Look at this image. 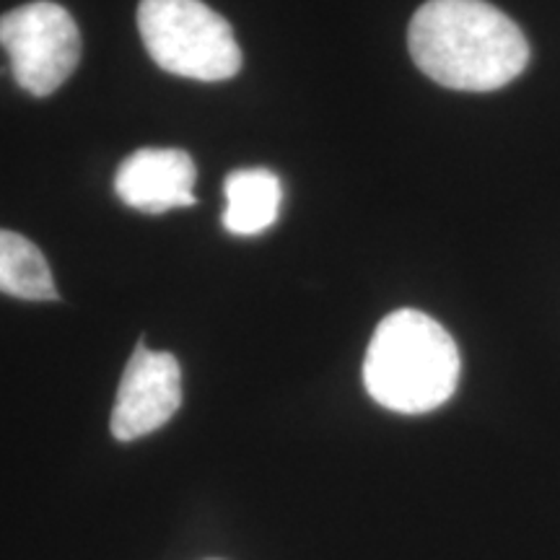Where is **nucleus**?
<instances>
[{
  "label": "nucleus",
  "mask_w": 560,
  "mask_h": 560,
  "mask_svg": "<svg viewBox=\"0 0 560 560\" xmlns=\"http://www.w3.org/2000/svg\"><path fill=\"white\" fill-rule=\"evenodd\" d=\"M0 47L13 81L32 96L58 91L81 60V34L70 13L50 0L19 5L0 16Z\"/></svg>",
  "instance_id": "nucleus-4"
},
{
  "label": "nucleus",
  "mask_w": 560,
  "mask_h": 560,
  "mask_svg": "<svg viewBox=\"0 0 560 560\" xmlns=\"http://www.w3.org/2000/svg\"><path fill=\"white\" fill-rule=\"evenodd\" d=\"M195 161L179 149H140L115 174V192L140 213L195 206Z\"/></svg>",
  "instance_id": "nucleus-6"
},
{
  "label": "nucleus",
  "mask_w": 560,
  "mask_h": 560,
  "mask_svg": "<svg viewBox=\"0 0 560 560\" xmlns=\"http://www.w3.org/2000/svg\"><path fill=\"white\" fill-rule=\"evenodd\" d=\"M138 32L151 60L192 81H226L240 73L234 30L202 0H140Z\"/></svg>",
  "instance_id": "nucleus-3"
},
{
  "label": "nucleus",
  "mask_w": 560,
  "mask_h": 560,
  "mask_svg": "<svg viewBox=\"0 0 560 560\" xmlns=\"http://www.w3.org/2000/svg\"><path fill=\"white\" fill-rule=\"evenodd\" d=\"M182 405V369L172 353L149 350L140 342L125 366L115 410L112 436L136 441L159 431Z\"/></svg>",
  "instance_id": "nucleus-5"
},
{
  "label": "nucleus",
  "mask_w": 560,
  "mask_h": 560,
  "mask_svg": "<svg viewBox=\"0 0 560 560\" xmlns=\"http://www.w3.org/2000/svg\"><path fill=\"white\" fill-rule=\"evenodd\" d=\"M459 382V350L452 335L416 310L384 317L369 342L363 384L371 400L402 416L444 405Z\"/></svg>",
  "instance_id": "nucleus-2"
},
{
  "label": "nucleus",
  "mask_w": 560,
  "mask_h": 560,
  "mask_svg": "<svg viewBox=\"0 0 560 560\" xmlns=\"http://www.w3.org/2000/svg\"><path fill=\"white\" fill-rule=\"evenodd\" d=\"M408 45L431 81L457 91H495L529 62L520 26L486 0H429L410 21Z\"/></svg>",
  "instance_id": "nucleus-1"
},
{
  "label": "nucleus",
  "mask_w": 560,
  "mask_h": 560,
  "mask_svg": "<svg viewBox=\"0 0 560 560\" xmlns=\"http://www.w3.org/2000/svg\"><path fill=\"white\" fill-rule=\"evenodd\" d=\"M0 291L24 301L58 299L50 265L37 244L5 229H0Z\"/></svg>",
  "instance_id": "nucleus-8"
},
{
  "label": "nucleus",
  "mask_w": 560,
  "mask_h": 560,
  "mask_svg": "<svg viewBox=\"0 0 560 560\" xmlns=\"http://www.w3.org/2000/svg\"><path fill=\"white\" fill-rule=\"evenodd\" d=\"M223 192H226L223 229L229 234L257 236L278 221L283 187L270 170L231 172Z\"/></svg>",
  "instance_id": "nucleus-7"
}]
</instances>
